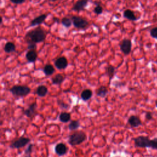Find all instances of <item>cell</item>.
Returning a JSON list of instances; mask_svg holds the SVG:
<instances>
[{
  "mask_svg": "<svg viewBox=\"0 0 157 157\" xmlns=\"http://www.w3.org/2000/svg\"><path fill=\"white\" fill-rule=\"evenodd\" d=\"M4 50L6 53H7L14 52L16 50V46L13 42H8L5 44L4 47Z\"/></svg>",
  "mask_w": 157,
  "mask_h": 157,
  "instance_id": "ac0fdd59",
  "label": "cell"
},
{
  "mask_svg": "<svg viewBox=\"0 0 157 157\" xmlns=\"http://www.w3.org/2000/svg\"><path fill=\"white\" fill-rule=\"evenodd\" d=\"M65 77L61 74H57L52 78V82L54 85H60L64 80Z\"/></svg>",
  "mask_w": 157,
  "mask_h": 157,
  "instance_id": "2e32d148",
  "label": "cell"
},
{
  "mask_svg": "<svg viewBox=\"0 0 157 157\" xmlns=\"http://www.w3.org/2000/svg\"><path fill=\"white\" fill-rule=\"evenodd\" d=\"M9 91L15 96L23 97L31 92V88L26 85H14L9 89Z\"/></svg>",
  "mask_w": 157,
  "mask_h": 157,
  "instance_id": "277c9868",
  "label": "cell"
},
{
  "mask_svg": "<svg viewBox=\"0 0 157 157\" xmlns=\"http://www.w3.org/2000/svg\"><path fill=\"white\" fill-rule=\"evenodd\" d=\"M49 1H51V2H55V1H56L57 0H48Z\"/></svg>",
  "mask_w": 157,
  "mask_h": 157,
  "instance_id": "e575fe53",
  "label": "cell"
},
{
  "mask_svg": "<svg viewBox=\"0 0 157 157\" xmlns=\"http://www.w3.org/2000/svg\"><path fill=\"white\" fill-rule=\"evenodd\" d=\"M71 20L74 26L78 29L86 28L89 25V22L86 19L79 16H72Z\"/></svg>",
  "mask_w": 157,
  "mask_h": 157,
  "instance_id": "5b68a950",
  "label": "cell"
},
{
  "mask_svg": "<svg viewBox=\"0 0 157 157\" xmlns=\"http://www.w3.org/2000/svg\"><path fill=\"white\" fill-rule=\"evenodd\" d=\"M123 17L131 21H136L137 20V18L134 14V12L130 9H126L123 12Z\"/></svg>",
  "mask_w": 157,
  "mask_h": 157,
  "instance_id": "9a60e30c",
  "label": "cell"
},
{
  "mask_svg": "<svg viewBox=\"0 0 157 157\" xmlns=\"http://www.w3.org/2000/svg\"><path fill=\"white\" fill-rule=\"evenodd\" d=\"M128 123L130 124V126L132 128H137L141 125V120L136 115H131L129 117L128 120Z\"/></svg>",
  "mask_w": 157,
  "mask_h": 157,
  "instance_id": "4fadbf2b",
  "label": "cell"
},
{
  "mask_svg": "<svg viewBox=\"0 0 157 157\" xmlns=\"http://www.w3.org/2000/svg\"><path fill=\"white\" fill-rule=\"evenodd\" d=\"M26 59L29 63H34L37 58V53L36 50H29L26 53Z\"/></svg>",
  "mask_w": 157,
  "mask_h": 157,
  "instance_id": "5bb4252c",
  "label": "cell"
},
{
  "mask_svg": "<svg viewBox=\"0 0 157 157\" xmlns=\"http://www.w3.org/2000/svg\"><path fill=\"white\" fill-rule=\"evenodd\" d=\"M43 72L47 76L52 75L55 72V68L53 65L50 64H47L45 65L43 69Z\"/></svg>",
  "mask_w": 157,
  "mask_h": 157,
  "instance_id": "7402d4cb",
  "label": "cell"
},
{
  "mask_svg": "<svg viewBox=\"0 0 157 157\" xmlns=\"http://www.w3.org/2000/svg\"><path fill=\"white\" fill-rule=\"evenodd\" d=\"M28 48L29 50H36L37 45L36 44H29L28 45Z\"/></svg>",
  "mask_w": 157,
  "mask_h": 157,
  "instance_id": "4dcf8cb0",
  "label": "cell"
},
{
  "mask_svg": "<svg viewBox=\"0 0 157 157\" xmlns=\"http://www.w3.org/2000/svg\"><path fill=\"white\" fill-rule=\"evenodd\" d=\"M58 104H59V107H61V108H62V109H67L68 108V107H69V105L68 104H65L64 102H62V101H58Z\"/></svg>",
  "mask_w": 157,
  "mask_h": 157,
  "instance_id": "f1b7e54d",
  "label": "cell"
},
{
  "mask_svg": "<svg viewBox=\"0 0 157 157\" xmlns=\"http://www.w3.org/2000/svg\"><path fill=\"white\" fill-rule=\"evenodd\" d=\"M156 107H157V101H156Z\"/></svg>",
  "mask_w": 157,
  "mask_h": 157,
  "instance_id": "d590c367",
  "label": "cell"
},
{
  "mask_svg": "<svg viewBox=\"0 0 157 157\" xmlns=\"http://www.w3.org/2000/svg\"><path fill=\"white\" fill-rule=\"evenodd\" d=\"M25 157H31V155H25Z\"/></svg>",
  "mask_w": 157,
  "mask_h": 157,
  "instance_id": "d6a6232c",
  "label": "cell"
},
{
  "mask_svg": "<svg viewBox=\"0 0 157 157\" xmlns=\"http://www.w3.org/2000/svg\"><path fill=\"white\" fill-rule=\"evenodd\" d=\"M61 24L65 26L66 28H69L72 24V21L71 20V18H69L68 17H64L61 19Z\"/></svg>",
  "mask_w": 157,
  "mask_h": 157,
  "instance_id": "d4e9b609",
  "label": "cell"
},
{
  "mask_svg": "<svg viewBox=\"0 0 157 157\" xmlns=\"http://www.w3.org/2000/svg\"><path fill=\"white\" fill-rule=\"evenodd\" d=\"M87 139L86 134L82 131H77L69 135L68 142L72 146L81 144Z\"/></svg>",
  "mask_w": 157,
  "mask_h": 157,
  "instance_id": "3957f363",
  "label": "cell"
},
{
  "mask_svg": "<svg viewBox=\"0 0 157 157\" xmlns=\"http://www.w3.org/2000/svg\"><path fill=\"white\" fill-rule=\"evenodd\" d=\"M2 23V17H1V24Z\"/></svg>",
  "mask_w": 157,
  "mask_h": 157,
  "instance_id": "836d02e7",
  "label": "cell"
},
{
  "mask_svg": "<svg viewBox=\"0 0 157 157\" xmlns=\"http://www.w3.org/2000/svg\"><path fill=\"white\" fill-rule=\"evenodd\" d=\"M31 140L29 138L27 137H20L19 139L17 140H15L10 145V147L12 148H20L25 147L26 145Z\"/></svg>",
  "mask_w": 157,
  "mask_h": 157,
  "instance_id": "8992f818",
  "label": "cell"
},
{
  "mask_svg": "<svg viewBox=\"0 0 157 157\" xmlns=\"http://www.w3.org/2000/svg\"><path fill=\"white\" fill-rule=\"evenodd\" d=\"M93 95V92L90 89H85L81 93V98L84 101H86L90 99Z\"/></svg>",
  "mask_w": 157,
  "mask_h": 157,
  "instance_id": "ffe728a7",
  "label": "cell"
},
{
  "mask_svg": "<svg viewBox=\"0 0 157 157\" xmlns=\"http://www.w3.org/2000/svg\"><path fill=\"white\" fill-rule=\"evenodd\" d=\"M150 35L152 37L157 39V27H155L152 28L150 31Z\"/></svg>",
  "mask_w": 157,
  "mask_h": 157,
  "instance_id": "4316f807",
  "label": "cell"
},
{
  "mask_svg": "<svg viewBox=\"0 0 157 157\" xmlns=\"http://www.w3.org/2000/svg\"><path fill=\"white\" fill-rule=\"evenodd\" d=\"M47 32L40 26L36 27L28 31L24 37L25 40L28 44H37L43 42L46 37Z\"/></svg>",
  "mask_w": 157,
  "mask_h": 157,
  "instance_id": "6da1fadb",
  "label": "cell"
},
{
  "mask_svg": "<svg viewBox=\"0 0 157 157\" xmlns=\"http://www.w3.org/2000/svg\"><path fill=\"white\" fill-rule=\"evenodd\" d=\"M89 0H78L72 7V10L76 12L83 10L88 5Z\"/></svg>",
  "mask_w": 157,
  "mask_h": 157,
  "instance_id": "9c48e42d",
  "label": "cell"
},
{
  "mask_svg": "<svg viewBox=\"0 0 157 157\" xmlns=\"http://www.w3.org/2000/svg\"><path fill=\"white\" fill-rule=\"evenodd\" d=\"M105 73L109 77V80H110L115 75V68L111 65H109L105 68Z\"/></svg>",
  "mask_w": 157,
  "mask_h": 157,
  "instance_id": "603a6c76",
  "label": "cell"
},
{
  "mask_svg": "<svg viewBox=\"0 0 157 157\" xmlns=\"http://www.w3.org/2000/svg\"><path fill=\"white\" fill-rule=\"evenodd\" d=\"M132 42L128 39H124L120 44V50L124 55H128L131 51Z\"/></svg>",
  "mask_w": 157,
  "mask_h": 157,
  "instance_id": "52a82bcc",
  "label": "cell"
},
{
  "mask_svg": "<svg viewBox=\"0 0 157 157\" xmlns=\"http://www.w3.org/2000/svg\"><path fill=\"white\" fill-rule=\"evenodd\" d=\"M145 118H146L147 120H151L152 118H153L151 113V112H146V113H145Z\"/></svg>",
  "mask_w": 157,
  "mask_h": 157,
  "instance_id": "1f68e13d",
  "label": "cell"
},
{
  "mask_svg": "<svg viewBox=\"0 0 157 157\" xmlns=\"http://www.w3.org/2000/svg\"><path fill=\"white\" fill-rule=\"evenodd\" d=\"M156 47H157V45H156Z\"/></svg>",
  "mask_w": 157,
  "mask_h": 157,
  "instance_id": "8d00e7d4",
  "label": "cell"
},
{
  "mask_svg": "<svg viewBox=\"0 0 157 157\" xmlns=\"http://www.w3.org/2000/svg\"><path fill=\"white\" fill-rule=\"evenodd\" d=\"M71 113L67 112H63L59 114V120L62 123H67L71 120Z\"/></svg>",
  "mask_w": 157,
  "mask_h": 157,
  "instance_id": "44dd1931",
  "label": "cell"
},
{
  "mask_svg": "<svg viewBox=\"0 0 157 157\" xmlns=\"http://www.w3.org/2000/svg\"><path fill=\"white\" fill-rule=\"evenodd\" d=\"M54 65L58 69H64L68 65V61L64 56H61L55 61Z\"/></svg>",
  "mask_w": 157,
  "mask_h": 157,
  "instance_id": "ba28073f",
  "label": "cell"
},
{
  "mask_svg": "<svg viewBox=\"0 0 157 157\" xmlns=\"http://www.w3.org/2000/svg\"><path fill=\"white\" fill-rule=\"evenodd\" d=\"M103 8L100 4H98L94 9V12L97 15H100L102 13Z\"/></svg>",
  "mask_w": 157,
  "mask_h": 157,
  "instance_id": "484cf974",
  "label": "cell"
},
{
  "mask_svg": "<svg viewBox=\"0 0 157 157\" xmlns=\"http://www.w3.org/2000/svg\"><path fill=\"white\" fill-rule=\"evenodd\" d=\"M47 14H45V13L42 14V15H40L36 17V18H34V19H33L31 20L29 26L32 27V26H35L37 25H40V24H42L44 22V21L47 18Z\"/></svg>",
  "mask_w": 157,
  "mask_h": 157,
  "instance_id": "8fae6325",
  "label": "cell"
},
{
  "mask_svg": "<svg viewBox=\"0 0 157 157\" xmlns=\"http://www.w3.org/2000/svg\"><path fill=\"white\" fill-rule=\"evenodd\" d=\"M80 126V122L77 120H72L68 125V128L71 131H74L77 129Z\"/></svg>",
  "mask_w": 157,
  "mask_h": 157,
  "instance_id": "cb8c5ba5",
  "label": "cell"
},
{
  "mask_svg": "<svg viewBox=\"0 0 157 157\" xmlns=\"http://www.w3.org/2000/svg\"><path fill=\"white\" fill-rule=\"evenodd\" d=\"M134 141L136 147L142 148L150 147L152 149L157 150V138L151 140L148 137L140 136L134 138Z\"/></svg>",
  "mask_w": 157,
  "mask_h": 157,
  "instance_id": "7a4b0ae2",
  "label": "cell"
},
{
  "mask_svg": "<svg viewBox=\"0 0 157 157\" xmlns=\"http://www.w3.org/2000/svg\"><path fill=\"white\" fill-rule=\"evenodd\" d=\"M48 93V88L43 85H39L36 90V94L39 97H44Z\"/></svg>",
  "mask_w": 157,
  "mask_h": 157,
  "instance_id": "e0dca14e",
  "label": "cell"
},
{
  "mask_svg": "<svg viewBox=\"0 0 157 157\" xmlns=\"http://www.w3.org/2000/svg\"><path fill=\"white\" fill-rule=\"evenodd\" d=\"M96 93V95L99 97L105 98L108 93V90L106 86H101L97 89Z\"/></svg>",
  "mask_w": 157,
  "mask_h": 157,
  "instance_id": "d6986e66",
  "label": "cell"
},
{
  "mask_svg": "<svg viewBox=\"0 0 157 157\" xmlns=\"http://www.w3.org/2000/svg\"><path fill=\"white\" fill-rule=\"evenodd\" d=\"M10 1L15 4H21L26 1V0H10Z\"/></svg>",
  "mask_w": 157,
  "mask_h": 157,
  "instance_id": "f546056e",
  "label": "cell"
},
{
  "mask_svg": "<svg viewBox=\"0 0 157 157\" xmlns=\"http://www.w3.org/2000/svg\"><path fill=\"white\" fill-rule=\"evenodd\" d=\"M33 144H30L28 148L25 150V155H31L33 151Z\"/></svg>",
  "mask_w": 157,
  "mask_h": 157,
  "instance_id": "83f0119b",
  "label": "cell"
},
{
  "mask_svg": "<svg viewBox=\"0 0 157 157\" xmlns=\"http://www.w3.org/2000/svg\"><path fill=\"white\" fill-rule=\"evenodd\" d=\"M67 150L68 148L67 146L63 143H59L56 144L55 147V151L59 156H61L66 154Z\"/></svg>",
  "mask_w": 157,
  "mask_h": 157,
  "instance_id": "30bf717a",
  "label": "cell"
},
{
  "mask_svg": "<svg viewBox=\"0 0 157 157\" xmlns=\"http://www.w3.org/2000/svg\"><path fill=\"white\" fill-rule=\"evenodd\" d=\"M36 108H37V104L36 102H34L31 105H29L28 109H25L23 111V114L28 118H31L34 116V113H36Z\"/></svg>",
  "mask_w": 157,
  "mask_h": 157,
  "instance_id": "7c38bea8",
  "label": "cell"
}]
</instances>
